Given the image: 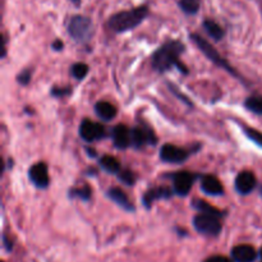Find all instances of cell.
Listing matches in <instances>:
<instances>
[{"mask_svg": "<svg viewBox=\"0 0 262 262\" xmlns=\"http://www.w3.org/2000/svg\"><path fill=\"white\" fill-rule=\"evenodd\" d=\"M184 49H186V46L178 40H170L161 45L152 55L154 69L160 72V73H164V72L169 71L171 67H177L182 73L187 74L188 69L179 60Z\"/></svg>", "mask_w": 262, "mask_h": 262, "instance_id": "1", "label": "cell"}, {"mask_svg": "<svg viewBox=\"0 0 262 262\" xmlns=\"http://www.w3.org/2000/svg\"><path fill=\"white\" fill-rule=\"evenodd\" d=\"M148 13H150V10H148L147 5H141V7L135 8V9L115 13L107 20V27L113 32H127V31H130L137 27V26H140L146 19Z\"/></svg>", "mask_w": 262, "mask_h": 262, "instance_id": "2", "label": "cell"}, {"mask_svg": "<svg viewBox=\"0 0 262 262\" xmlns=\"http://www.w3.org/2000/svg\"><path fill=\"white\" fill-rule=\"evenodd\" d=\"M191 38H192V41H193V42L199 46L200 50H201L202 53H204L205 55H206L207 58L212 61V63L216 64L217 67H222V68H224L225 71L229 72V73L233 74V76H238L237 71H234V68H233V67L228 63L227 59L223 58V56L217 53L216 49H215L214 46H212L211 43L206 40V38L201 37L199 33H191Z\"/></svg>", "mask_w": 262, "mask_h": 262, "instance_id": "3", "label": "cell"}, {"mask_svg": "<svg viewBox=\"0 0 262 262\" xmlns=\"http://www.w3.org/2000/svg\"><path fill=\"white\" fill-rule=\"evenodd\" d=\"M92 20L83 15H74L68 23V33L78 42H84L91 37Z\"/></svg>", "mask_w": 262, "mask_h": 262, "instance_id": "4", "label": "cell"}, {"mask_svg": "<svg viewBox=\"0 0 262 262\" xmlns=\"http://www.w3.org/2000/svg\"><path fill=\"white\" fill-rule=\"evenodd\" d=\"M220 217L209 214H199L193 217V225L196 230L201 234L216 237L222 232V223Z\"/></svg>", "mask_w": 262, "mask_h": 262, "instance_id": "5", "label": "cell"}, {"mask_svg": "<svg viewBox=\"0 0 262 262\" xmlns=\"http://www.w3.org/2000/svg\"><path fill=\"white\" fill-rule=\"evenodd\" d=\"M79 136L86 142H95V141L105 137V128L100 123L84 119L79 125Z\"/></svg>", "mask_w": 262, "mask_h": 262, "instance_id": "6", "label": "cell"}, {"mask_svg": "<svg viewBox=\"0 0 262 262\" xmlns=\"http://www.w3.org/2000/svg\"><path fill=\"white\" fill-rule=\"evenodd\" d=\"M189 152L184 148L178 147V146L170 145V143H166L161 147L160 150V159L165 163L170 164H181L188 159Z\"/></svg>", "mask_w": 262, "mask_h": 262, "instance_id": "7", "label": "cell"}, {"mask_svg": "<svg viewBox=\"0 0 262 262\" xmlns=\"http://www.w3.org/2000/svg\"><path fill=\"white\" fill-rule=\"evenodd\" d=\"M194 174L189 173V171L182 170L178 171L173 176V183H174V193L178 196H187L192 188V184L194 182Z\"/></svg>", "mask_w": 262, "mask_h": 262, "instance_id": "8", "label": "cell"}, {"mask_svg": "<svg viewBox=\"0 0 262 262\" xmlns=\"http://www.w3.org/2000/svg\"><path fill=\"white\" fill-rule=\"evenodd\" d=\"M147 145H156V136L150 128L145 125L133 128L132 130V146L141 148Z\"/></svg>", "mask_w": 262, "mask_h": 262, "instance_id": "9", "label": "cell"}, {"mask_svg": "<svg viewBox=\"0 0 262 262\" xmlns=\"http://www.w3.org/2000/svg\"><path fill=\"white\" fill-rule=\"evenodd\" d=\"M28 176H30L31 182L36 187H38V188H46L49 183H50L48 165L45 163H37L33 166H31Z\"/></svg>", "mask_w": 262, "mask_h": 262, "instance_id": "10", "label": "cell"}, {"mask_svg": "<svg viewBox=\"0 0 262 262\" xmlns=\"http://www.w3.org/2000/svg\"><path fill=\"white\" fill-rule=\"evenodd\" d=\"M113 142L115 147L124 150L132 145V130L124 124H118L113 129Z\"/></svg>", "mask_w": 262, "mask_h": 262, "instance_id": "11", "label": "cell"}, {"mask_svg": "<svg viewBox=\"0 0 262 262\" xmlns=\"http://www.w3.org/2000/svg\"><path fill=\"white\" fill-rule=\"evenodd\" d=\"M256 183V177L252 171L245 170L242 173L238 174L237 179H235V189L238 193L241 194H248L255 189Z\"/></svg>", "mask_w": 262, "mask_h": 262, "instance_id": "12", "label": "cell"}, {"mask_svg": "<svg viewBox=\"0 0 262 262\" xmlns=\"http://www.w3.org/2000/svg\"><path fill=\"white\" fill-rule=\"evenodd\" d=\"M255 248L250 245L235 246L232 250V257L235 262H253L256 260Z\"/></svg>", "mask_w": 262, "mask_h": 262, "instance_id": "13", "label": "cell"}, {"mask_svg": "<svg viewBox=\"0 0 262 262\" xmlns=\"http://www.w3.org/2000/svg\"><path fill=\"white\" fill-rule=\"evenodd\" d=\"M106 194H107V197L112 200V201H114L115 204H117L118 206L122 207L123 210H125V211H129V212L135 211V206L132 205L130 200L128 199L127 194H125L120 188H118V187L110 188L109 191L106 192Z\"/></svg>", "mask_w": 262, "mask_h": 262, "instance_id": "14", "label": "cell"}, {"mask_svg": "<svg viewBox=\"0 0 262 262\" xmlns=\"http://www.w3.org/2000/svg\"><path fill=\"white\" fill-rule=\"evenodd\" d=\"M173 193L174 192L171 191L169 187H158V188H152L150 189V191L146 192V194L143 196V205H145L147 209H150L154 201L160 199H170V197L173 196Z\"/></svg>", "mask_w": 262, "mask_h": 262, "instance_id": "15", "label": "cell"}, {"mask_svg": "<svg viewBox=\"0 0 262 262\" xmlns=\"http://www.w3.org/2000/svg\"><path fill=\"white\" fill-rule=\"evenodd\" d=\"M201 189L210 196H222L224 193L223 184L214 176H205L201 182Z\"/></svg>", "mask_w": 262, "mask_h": 262, "instance_id": "16", "label": "cell"}, {"mask_svg": "<svg viewBox=\"0 0 262 262\" xmlns=\"http://www.w3.org/2000/svg\"><path fill=\"white\" fill-rule=\"evenodd\" d=\"M95 112H96L97 117L105 122H110L117 115V109L113 104L107 101H99L95 105Z\"/></svg>", "mask_w": 262, "mask_h": 262, "instance_id": "17", "label": "cell"}, {"mask_svg": "<svg viewBox=\"0 0 262 262\" xmlns=\"http://www.w3.org/2000/svg\"><path fill=\"white\" fill-rule=\"evenodd\" d=\"M202 25H204V28L206 30V32L209 33V36H211L214 40L219 41L224 37V30H223L222 26H220L219 23L215 22V20L205 19Z\"/></svg>", "mask_w": 262, "mask_h": 262, "instance_id": "18", "label": "cell"}, {"mask_svg": "<svg viewBox=\"0 0 262 262\" xmlns=\"http://www.w3.org/2000/svg\"><path fill=\"white\" fill-rule=\"evenodd\" d=\"M193 207L197 210V211L202 212V214L214 215V216H217V217L224 216V214H223L219 209H216V207L210 205L209 202L204 201V200H197V201H193Z\"/></svg>", "mask_w": 262, "mask_h": 262, "instance_id": "19", "label": "cell"}, {"mask_svg": "<svg viewBox=\"0 0 262 262\" xmlns=\"http://www.w3.org/2000/svg\"><path fill=\"white\" fill-rule=\"evenodd\" d=\"M100 165L102 166V169L107 171V173H119L120 171V164L118 161V159H115L114 156L105 155L100 159Z\"/></svg>", "mask_w": 262, "mask_h": 262, "instance_id": "20", "label": "cell"}, {"mask_svg": "<svg viewBox=\"0 0 262 262\" xmlns=\"http://www.w3.org/2000/svg\"><path fill=\"white\" fill-rule=\"evenodd\" d=\"M178 4L186 14L193 15L200 10L201 0H179Z\"/></svg>", "mask_w": 262, "mask_h": 262, "instance_id": "21", "label": "cell"}, {"mask_svg": "<svg viewBox=\"0 0 262 262\" xmlns=\"http://www.w3.org/2000/svg\"><path fill=\"white\" fill-rule=\"evenodd\" d=\"M245 105L250 112L255 113V114L262 115V97L261 96L248 97V99L246 100Z\"/></svg>", "mask_w": 262, "mask_h": 262, "instance_id": "22", "label": "cell"}, {"mask_svg": "<svg viewBox=\"0 0 262 262\" xmlns=\"http://www.w3.org/2000/svg\"><path fill=\"white\" fill-rule=\"evenodd\" d=\"M89 73V66L84 63H76L72 67V74L74 78L77 79H83L84 77Z\"/></svg>", "mask_w": 262, "mask_h": 262, "instance_id": "23", "label": "cell"}, {"mask_svg": "<svg viewBox=\"0 0 262 262\" xmlns=\"http://www.w3.org/2000/svg\"><path fill=\"white\" fill-rule=\"evenodd\" d=\"M69 194H71V197H78V199L87 201V200H90V197H91V188H90V186L84 184L81 188L71 189V193Z\"/></svg>", "mask_w": 262, "mask_h": 262, "instance_id": "24", "label": "cell"}, {"mask_svg": "<svg viewBox=\"0 0 262 262\" xmlns=\"http://www.w3.org/2000/svg\"><path fill=\"white\" fill-rule=\"evenodd\" d=\"M245 133L253 143H256V145L260 146L262 148V132L257 129H253V128H246Z\"/></svg>", "mask_w": 262, "mask_h": 262, "instance_id": "25", "label": "cell"}, {"mask_svg": "<svg viewBox=\"0 0 262 262\" xmlns=\"http://www.w3.org/2000/svg\"><path fill=\"white\" fill-rule=\"evenodd\" d=\"M118 177H119V179L123 182V183L128 184V186H133V184H135L136 177L130 170L119 171V173H118Z\"/></svg>", "mask_w": 262, "mask_h": 262, "instance_id": "26", "label": "cell"}, {"mask_svg": "<svg viewBox=\"0 0 262 262\" xmlns=\"http://www.w3.org/2000/svg\"><path fill=\"white\" fill-rule=\"evenodd\" d=\"M169 87H170V91L173 92V94L176 95V96H178L179 99H182V101H183V102H186L187 105H189V106H192V102L189 101V99H188V97H187L186 95H182L181 92L178 91V89H177V86H173V84H171V83H169Z\"/></svg>", "mask_w": 262, "mask_h": 262, "instance_id": "27", "label": "cell"}, {"mask_svg": "<svg viewBox=\"0 0 262 262\" xmlns=\"http://www.w3.org/2000/svg\"><path fill=\"white\" fill-rule=\"evenodd\" d=\"M31 81V71L30 69H26V71L20 72V74L18 76V82L20 84H27Z\"/></svg>", "mask_w": 262, "mask_h": 262, "instance_id": "28", "label": "cell"}, {"mask_svg": "<svg viewBox=\"0 0 262 262\" xmlns=\"http://www.w3.org/2000/svg\"><path fill=\"white\" fill-rule=\"evenodd\" d=\"M51 94H53V96H66V95L71 94V89L69 87H66V89H58V87H54L53 90H51Z\"/></svg>", "mask_w": 262, "mask_h": 262, "instance_id": "29", "label": "cell"}, {"mask_svg": "<svg viewBox=\"0 0 262 262\" xmlns=\"http://www.w3.org/2000/svg\"><path fill=\"white\" fill-rule=\"evenodd\" d=\"M204 262H233L230 258L225 257V256H222V255H216V256H211V257H209L207 260H205Z\"/></svg>", "mask_w": 262, "mask_h": 262, "instance_id": "30", "label": "cell"}, {"mask_svg": "<svg viewBox=\"0 0 262 262\" xmlns=\"http://www.w3.org/2000/svg\"><path fill=\"white\" fill-rule=\"evenodd\" d=\"M63 46H64V43L61 42L60 40H55L53 43H51V48H53L54 50H56V51L61 50V49H63Z\"/></svg>", "mask_w": 262, "mask_h": 262, "instance_id": "31", "label": "cell"}, {"mask_svg": "<svg viewBox=\"0 0 262 262\" xmlns=\"http://www.w3.org/2000/svg\"><path fill=\"white\" fill-rule=\"evenodd\" d=\"M69 2H71L73 5H76V7H79V5H81L82 0H69Z\"/></svg>", "mask_w": 262, "mask_h": 262, "instance_id": "32", "label": "cell"}, {"mask_svg": "<svg viewBox=\"0 0 262 262\" xmlns=\"http://www.w3.org/2000/svg\"><path fill=\"white\" fill-rule=\"evenodd\" d=\"M260 257L262 258V248H261V250H260Z\"/></svg>", "mask_w": 262, "mask_h": 262, "instance_id": "33", "label": "cell"}]
</instances>
